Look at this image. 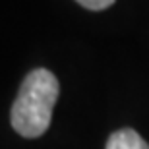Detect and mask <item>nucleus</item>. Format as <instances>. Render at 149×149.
Masks as SVG:
<instances>
[{"label":"nucleus","instance_id":"nucleus-2","mask_svg":"<svg viewBox=\"0 0 149 149\" xmlns=\"http://www.w3.org/2000/svg\"><path fill=\"white\" fill-rule=\"evenodd\" d=\"M105 149H149L147 141L132 128H122L111 134Z\"/></svg>","mask_w":149,"mask_h":149},{"label":"nucleus","instance_id":"nucleus-3","mask_svg":"<svg viewBox=\"0 0 149 149\" xmlns=\"http://www.w3.org/2000/svg\"><path fill=\"white\" fill-rule=\"evenodd\" d=\"M76 2L87 10H105V8L114 4V0H76Z\"/></svg>","mask_w":149,"mask_h":149},{"label":"nucleus","instance_id":"nucleus-1","mask_svg":"<svg viewBox=\"0 0 149 149\" xmlns=\"http://www.w3.org/2000/svg\"><path fill=\"white\" fill-rule=\"evenodd\" d=\"M60 95L58 79L50 70L37 68L22 81L17 97L12 105V128L23 138H39L50 126L52 109Z\"/></svg>","mask_w":149,"mask_h":149}]
</instances>
